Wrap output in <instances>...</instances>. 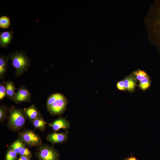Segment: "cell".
Here are the masks:
<instances>
[{"label": "cell", "mask_w": 160, "mask_h": 160, "mask_svg": "<svg viewBox=\"0 0 160 160\" xmlns=\"http://www.w3.org/2000/svg\"><path fill=\"white\" fill-rule=\"evenodd\" d=\"M144 21L149 41L160 52V0L151 4Z\"/></svg>", "instance_id": "cell-1"}, {"label": "cell", "mask_w": 160, "mask_h": 160, "mask_svg": "<svg viewBox=\"0 0 160 160\" xmlns=\"http://www.w3.org/2000/svg\"><path fill=\"white\" fill-rule=\"evenodd\" d=\"M15 69V75L18 76L26 71L30 65V61L23 51H15L8 56Z\"/></svg>", "instance_id": "cell-2"}, {"label": "cell", "mask_w": 160, "mask_h": 160, "mask_svg": "<svg viewBox=\"0 0 160 160\" xmlns=\"http://www.w3.org/2000/svg\"><path fill=\"white\" fill-rule=\"evenodd\" d=\"M9 112L8 125L13 131L18 130L24 125L26 116L23 111L14 106L9 109Z\"/></svg>", "instance_id": "cell-3"}, {"label": "cell", "mask_w": 160, "mask_h": 160, "mask_svg": "<svg viewBox=\"0 0 160 160\" xmlns=\"http://www.w3.org/2000/svg\"><path fill=\"white\" fill-rule=\"evenodd\" d=\"M19 138L28 146L39 147L42 145V140L40 136L33 131L27 129L20 133Z\"/></svg>", "instance_id": "cell-4"}, {"label": "cell", "mask_w": 160, "mask_h": 160, "mask_svg": "<svg viewBox=\"0 0 160 160\" xmlns=\"http://www.w3.org/2000/svg\"><path fill=\"white\" fill-rule=\"evenodd\" d=\"M37 156L39 160H59L58 152L53 147L41 145L38 149Z\"/></svg>", "instance_id": "cell-5"}, {"label": "cell", "mask_w": 160, "mask_h": 160, "mask_svg": "<svg viewBox=\"0 0 160 160\" xmlns=\"http://www.w3.org/2000/svg\"><path fill=\"white\" fill-rule=\"evenodd\" d=\"M68 103L66 98L63 95L47 107V109L52 115H60L65 110Z\"/></svg>", "instance_id": "cell-6"}, {"label": "cell", "mask_w": 160, "mask_h": 160, "mask_svg": "<svg viewBox=\"0 0 160 160\" xmlns=\"http://www.w3.org/2000/svg\"><path fill=\"white\" fill-rule=\"evenodd\" d=\"M68 131L62 133L54 132L48 134L46 140L52 143L53 145L56 143H63L65 142L68 138Z\"/></svg>", "instance_id": "cell-7"}, {"label": "cell", "mask_w": 160, "mask_h": 160, "mask_svg": "<svg viewBox=\"0 0 160 160\" xmlns=\"http://www.w3.org/2000/svg\"><path fill=\"white\" fill-rule=\"evenodd\" d=\"M31 95L29 91L23 87H20L16 93L14 101L16 103L30 101Z\"/></svg>", "instance_id": "cell-8"}, {"label": "cell", "mask_w": 160, "mask_h": 160, "mask_svg": "<svg viewBox=\"0 0 160 160\" xmlns=\"http://www.w3.org/2000/svg\"><path fill=\"white\" fill-rule=\"evenodd\" d=\"M54 131H58L60 129H67L70 128L69 121L65 118L60 117L55 120L52 123L49 124Z\"/></svg>", "instance_id": "cell-9"}, {"label": "cell", "mask_w": 160, "mask_h": 160, "mask_svg": "<svg viewBox=\"0 0 160 160\" xmlns=\"http://www.w3.org/2000/svg\"><path fill=\"white\" fill-rule=\"evenodd\" d=\"M23 111L27 117L31 122L41 116L39 111L33 105L24 108Z\"/></svg>", "instance_id": "cell-10"}, {"label": "cell", "mask_w": 160, "mask_h": 160, "mask_svg": "<svg viewBox=\"0 0 160 160\" xmlns=\"http://www.w3.org/2000/svg\"><path fill=\"white\" fill-rule=\"evenodd\" d=\"M14 35L12 31L0 33V45L1 47L6 48L10 43Z\"/></svg>", "instance_id": "cell-11"}, {"label": "cell", "mask_w": 160, "mask_h": 160, "mask_svg": "<svg viewBox=\"0 0 160 160\" xmlns=\"http://www.w3.org/2000/svg\"><path fill=\"white\" fill-rule=\"evenodd\" d=\"M126 90L133 92L136 86V79L132 75H130L123 80Z\"/></svg>", "instance_id": "cell-12"}, {"label": "cell", "mask_w": 160, "mask_h": 160, "mask_svg": "<svg viewBox=\"0 0 160 160\" xmlns=\"http://www.w3.org/2000/svg\"><path fill=\"white\" fill-rule=\"evenodd\" d=\"M4 82L6 88L7 96L14 101L16 94L14 84L10 81Z\"/></svg>", "instance_id": "cell-13"}, {"label": "cell", "mask_w": 160, "mask_h": 160, "mask_svg": "<svg viewBox=\"0 0 160 160\" xmlns=\"http://www.w3.org/2000/svg\"><path fill=\"white\" fill-rule=\"evenodd\" d=\"M8 57L0 55V79H3L6 72L7 67Z\"/></svg>", "instance_id": "cell-14"}, {"label": "cell", "mask_w": 160, "mask_h": 160, "mask_svg": "<svg viewBox=\"0 0 160 160\" xmlns=\"http://www.w3.org/2000/svg\"><path fill=\"white\" fill-rule=\"evenodd\" d=\"M31 123L35 128L42 131H44L47 123L41 116L32 121Z\"/></svg>", "instance_id": "cell-15"}, {"label": "cell", "mask_w": 160, "mask_h": 160, "mask_svg": "<svg viewBox=\"0 0 160 160\" xmlns=\"http://www.w3.org/2000/svg\"><path fill=\"white\" fill-rule=\"evenodd\" d=\"M25 145L23 142L19 138L14 141L10 145V148L17 154H19Z\"/></svg>", "instance_id": "cell-16"}, {"label": "cell", "mask_w": 160, "mask_h": 160, "mask_svg": "<svg viewBox=\"0 0 160 160\" xmlns=\"http://www.w3.org/2000/svg\"><path fill=\"white\" fill-rule=\"evenodd\" d=\"M132 75L136 80L139 81L142 80L148 76L145 71L140 69L135 71Z\"/></svg>", "instance_id": "cell-17"}, {"label": "cell", "mask_w": 160, "mask_h": 160, "mask_svg": "<svg viewBox=\"0 0 160 160\" xmlns=\"http://www.w3.org/2000/svg\"><path fill=\"white\" fill-rule=\"evenodd\" d=\"M151 81L148 76L140 81L139 85L140 88L143 90L147 89L150 86Z\"/></svg>", "instance_id": "cell-18"}, {"label": "cell", "mask_w": 160, "mask_h": 160, "mask_svg": "<svg viewBox=\"0 0 160 160\" xmlns=\"http://www.w3.org/2000/svg\"><path fill=\"white\" fill-rule=\"evenodd\" d=\"M10 25L9 18L6 16H2L0 17V27L2 28H8Z\"/></svg>", "instance_id": "cell-19"}, {"label": "cell", "mask_w": 160, "mask_h": 160, "mask_svg": "<svg viewBox=\"0 0 160 160\" xmlns=\"http://www.w3.org/2000/svg\"><path fill=\"white\" fill-rule=\"evenodd\" d=\"M63 95L62 94L60 93H55L51 95L47 99L46 104L47 107L49 106L54 101Z\"/></svg>", "instance_id": "cell-20"}, {"label": "cell", "mask_w": 160, "mask_h": 160, "mask_svg": "<svg viewBox=\"0 0 160 160\" xmlns=\"http://www.w3.org/2000/svg\"><path fill=\"white\" fill-rule=\"evenodd\" d=\"M7 110L5 106L1 105L0 107V121L1 123L7 117Z\"/></svg>", "instance_id": "cell-21"}, {"label": "cell", "mask_w": 160, "mask_h": 160, "mask_svg": "<svg viewBox=\"0 0 160 160\" xmlns=\"http://www.w3.org/2000/svg\"><path fill=\"white\" fill-rule=\"evenodd\" d=\"M17 153L10 148L6 156V160H16Z\"/></svg>", "instance_id": "cell-22"}, {"label": "cell", "mask_w": 160, "mask_h": 160, "mask_svg": "<svg viewBox=\"0 0 160 160\" xmlns=\"http://www.w3.org/2000/svg\"><path fill=\"white\" fill-rule=\"evenodd\" d=\"M6 96H7L6 90L4 82H1L0 84V100H2Z\"/></svg>", "instance_id": "cell-23"}, {"label": "cell", "mask_w": 160, "mask_h": 160, "mask_svg": "<svg viewBox=\"0 0 160 160\" xmlns=\"http://www.w3.org/2000/svg\"><path fill=\"white\" fill-rule=\"evenodd\" d=\"M19 154L20 156L31 157V154L30 150L25 145L22 149Z\"/></svg>", "instance_id": "cell-24"}, {"label": "cell", "mask_w": 160, "mask_h": 160, "mask_svg": "<svg viewBox=\"0 0 160 160\" xmlns=\"http://www.w3.org/2000/svg\"><path fill=\"white\" fill-rule=\"evenodd\" d=\"M116 87L118 89L120 90H126L123 80L118 82L116 84Z\"/></svg>", "instance_id": "cell-25"}, {"label": "cell", "mask_w": 160, "mask_h": 160, "mask_svg": "<svg viewBox=\"0 0 160 160\" xmlns=\"http://www.w3.org/2000/svg\"><path fill=\"white\" fill-rule=\"evenodd\" d=\"M30 157L24 156H20L17 160H30Z\"/></svg>", "instance_id": "cell-26"}, {"label": "cell", "mask_w": 160, "mask_h": 160, "mask_svg": "<svg viewBox=\"0 0 160 160\" xmlns=\"http://www.w3.org/2000/svg\"><path fill=\"white\" fill-rule=\"evenodd\" d=\"M125 160H138L135 157L131 156L126 158Z\"/></svg>", "instance_id": "cell-27"}]
</instances>
